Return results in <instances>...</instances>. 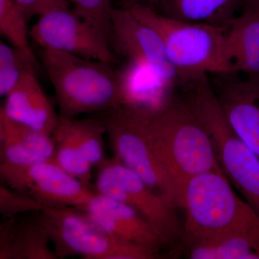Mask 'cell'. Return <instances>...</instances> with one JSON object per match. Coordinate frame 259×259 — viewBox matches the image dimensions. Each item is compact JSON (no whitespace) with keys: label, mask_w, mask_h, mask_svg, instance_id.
Instances as JSON below:
<instances>
[{"label":"cell","mask_w":259,"mask_h":259,"mask_svg":"<svg viewBox=\"0 0 259 259\" xmlns=\"http://www.w3.org/2000/svg\"><path fill=\"white\" fill-rule=\"evenodd\" d=\"M73 10L79 16L98 25L108 32L110 37L111 0H70Z\"/></svg>","instance_id":"484cf974"},{"label":"cell","mask_w":259,"mask_h":259,"mask_svg":"<svg viewBox=\"0 0 259 259\" xmlns=\"http://www.w3.org/2000/svg\"><path fill=\"white\" fill-rule=\"evenodd\" d=\"M245 8L259 12V0H243Z\"/></svg>","instance_id":"f546056e"},{"label":"cell","mask_w":259,"mask_h":259,"mask_svg":"<svg viewBox=\"0 0 259 259\" xmlns=\"http://www.w3.org/2000/svg\"><path fill=\"white\" fill-rule=\"evenodd\" d=\"M40 59L61 115L76 117L120 106L117 70L112 64L48 49H42Z\"/></svg>","instance_id":"277c9868"},{"label":"cell","mask_w":259,"mask_h":259,"mask_svg":"<svg viewBox=\"0 0 259 259\" xmlns=\"http://www.w3.org/2000/svg\"><path fill=\"white\" fill-rule=\"evenodd\" d=\"M35 66L11 45L0 42V96L6 97L24 73Z\"/></svg>","instance_id":"cb8c5ba5"},{"label":"cell","mask_w":259,"mask_h":259,"mask_svg":"<svg viewBox=\"0 0 259 259\" xmlns=\"http://www.w3.org/2000/svg\"><path fill=\"white\" fill-rule=\"evenodd\" d=\"M110 40L116 52L125 61L149 66L172 86L180 83L176 70L168 61L157 32L136 18L127 8H112Z\"/></svg>","instance_id":"8fae6325"},{"label":"cell","mask_w":259,"mask_h":259,"mask_svg":"<svg viewBox=\"0 0 259 259\" xmlns=\"http://www.w3.org/2000/svg\"><path fill=\"white\" fill-rule=\"evenodd\" d=\"M153 147L176 184L184 188L192 177L223 172L210 136L191 102L171 96L157 110H141Z\"/></svg>","instance_id":"6da1fadb"},{"label":"cell","mask_w":259,"mask_h":259,"mask_svg":"<svg viewBox=\"0 0 259 259\" xmlns=\"http://www.w3.org/2000/svg\"><path fill=\"white\" fill-rule=\"evenodd\" d=\"M190 101L208 131L227 178L259 214V157L235 133L207 75L189 83Z\"/></svg>","instance_id":"5b68a950"},{"label":"cell","mask_w":259,"mask_h":259,"mask_svg":"<svg viewBox=\"0 0 259 259\" xmlns=\"http://www.w3.org/2000/svg\"><path fill=\"white\" fill-rule=\"evenodd\" d=\"M182 241L185 245L233 231L259 234V214L232 189L223 172L207 171L187 181Z\"/></svg>","instance_id":"3957f363"},{"label":"cell","mask_w":259,"mask_h":259,"mask_svg":"<svg viewBox=\"0 0 259 259\" xmlns=\"http://www.w3.org/2000/svg\"><path fill=\"white\" fill-rule=\"evenodd\" d=\"M117 74L120 106L151 111L163 106L171 96L173 86L146 65L125 61Z\"/></svg>","instance_id":"2e32d148"},{"label":"cell","mask_w":259,"mask_h":259,"mask_svg":"<svg viewBox=\"0 0 259 259\" xmlns=\"http://www.w3.org/2000/svg\"><path fill=\"white\" fill-rule=\"evenodd\" d=\"M51 136L55 146L53 161L70 175L90 187L93 166L75 143L60 117Z\"/></svg>","instance_id":"ffe728a7"},{"label":"cell","mask_w":259,"mask_h":259,"mask_svg":"<svg viewBox=\"0 0 259 259\" xmlns=\"http://www.w3.org/2000/svg\"><path fill=\"white\" fill-rule=\"evenodd\" d=\"M226 54L233 74H259V12L245 8L226 28Z\"/></svg>","instance_id":"e0dca14e"},{"label":"cell","mask_w":259,"mask_h":259,"mask_svg":"<svg viewBox=\"0 0 259 259\" xmlns=\"http://www.w3.org/2000/svg\"><path fill=\"white\" fill-rule=\"evenodd\" d=\"M38 221L45 228L59 258L81 255L87 259H154L158 251L112 236L79 209L47 206Z\"/></svg>","instance_id":"8992f818"},{"label":"cell","mask_w":259,"mask_h":259,"mask_svg":"<svg viewBox=\"0 0 259 259\" xmlns=\"http://www.w3.org/2000/svg\"><path fill=\"white\" fill-rule=\"evenodd\" d=\"M30 36L42 49L110 64L115 61L108 32L73 10H53L39 17Z\"/></svg>","instance_id":"9c48e42d"},{"label":"cell","mask_w":259,"mask_h":259,"mask_svg":"<svg viewBox=\"0 0 259 259\" xmlns=\"http://www.w3.org/2000/svg\"><path fill=\"white\" fill-rule=\"evenodd\" d=\"M95 190L136 209L161 232L170 243L182 239L184 225L176 207L156 193L134 171L113 156L98 166Z\"/></svg>","instance_id":"ba28073f"},{"label":"cell","mask_w":259,"mask_h":259,"mask_svg":"<svg viewBox=\"0 0 259 259\" xmlns=\"http://www.w3.org/2000/svg\"><path fill=\"white\" fill-rule=\"evenodd\" d=\"M127 9L157 32L180 83L209 74H234L227 57L226 28L169 18L146 5Z\"/></svg>","instance_id":"7a4b0ae2"},{"label":"cell","mask_w":259,"mask_h":259,"mask_svg":"<svg viewBox=\"0 0 259 259\" xmlns=\"http://www.w3.org/2000/svg\"><path fill=\"white\" fill-rule=\"evenodd\" d=\"M15 218H5L0 225V259H11L12 245L17 224Z\"/></svg>","instance_id":"83f0119b"},{"label":"cell","mask_w":259,"mask_h":259,"mask_svg":"<svg viewBox=\"0 0 259 259\" xmlns=\"http://www.w3.org/2000/svg\"><path fill=\"white\" fill-rule=\"evenodd\" d=\"M45 204L32 196L9 187H0V212L4 218L16 217L29 212H40Z\"/></svg>","instance_id":"d4e9b609"},{"label":"cell","mask_w":259,"mask_h":259,"mask_svg":"<svg viewBox=\"0 0 259 259\" xmlns=\"http://www.w3.org/2000/svg\"><path fill=\"white\" fill-rule=\"evenodd\" d=\"M113 1L119 5V8H129L135 5H146L151 8H154L157 0H113Z\"/></svg>","instance_id":"f1b7e54d"},{"label":"cell","mask_w":259,"mask_h":259,"mask_svg":"<svg viewBox=\"0 0 259 259\" xmlns=\"http://www.w3.org/2000/svg\"><path fill=\"white\" fill-rule=\"evenodd\" d=\"M101 119L114 156L171 205L182 207L180 191L153 147L141 110L119 106L105 112Z\"/></svg>","instance_id":"52a82bcc"},{"label":"cell","mask_w":259,"mask_h":259,"mask_svg":"<svg viewBox=\"0 0 259 259\" xmlns=\"http://www.w3.org/2000/svg\"><path fill=\"white\" fill-rule=\"evenodd\" d=\"M1 180L10 188L32 196L46 206L82 210L97 194L53 161L14 166L0 164Z\"/></svg>","instance_id":"30bf717a"},{"label":"cell","mask_w":259,"mask_h":259,"mask_svg":"<svg viewBox=\"0 0 259 259\" xmlns=\"http://www.w3.org/2000/svg\"><path fill=\"white\" fill-rule=\"evenodd\" d=\"M50 238L38 219L15 227L11 259H57L49 247Z\"/></svg>","instance_id":"7402d4cb"},{"label":"cell","mask_w":259,"mask_h":259,"mask_svg":"<svg viewBox=\"0 0 259 259\" xmlns=\"http://www.w3.org/2000/svg\"><path fill=\"white\" fill-rule=\"evenodd\" d=\"M243 0H157L153 9L169 18L227 28Z\"/></svg>","instance_id":"ac0fdd59"},{"label":"cell","mask_w":259,"mask_h":259,"mask_svg":"<svg viewBox=\"0 0 259 259\" xmlns=\"http://www.w3.org/2000/svg\"><path fill=\"white\" fill-rule=\"evenodd\" d=\"M60 119L93 166L105 161L104 136L107 130L101 118L77 119L60 114Z\"/></svg>","instance_id":"44dd1931"},{"label":"cell","mask_w":259,"mask_h":259,"mask_svg":"<svg viewBox=\"0 0 259 259\" xmlns=\"http://www.w3.org/2000/svg\"><path fill=\"white\" fill-rule=\"evenodd\" d=\"M187 247L192 259H259V234L233 231Z\"/></svg>","instance_id":"d6986e66"},{"label":"cell","mask_w":259,"mask_h":259,"mask_svg":"<svg viewBox=\"0 0 259 259\" xmlns=\"http://www.w3.org/2000/svg\"><path fill=\"white\" fill-rule=\"evenodd\" d=\"M28 18L15 0H0V33L35 68H40L30 42Z\"/></svg>","instance_id":"603a6c76"},{"label":"cell","mask_w":259,"mask_h":259,"mask_svg":"<svg viewBox=\"0 0 259 259\" xmlns=\"http://www.w3.org/2000/svg\"><path fill=\"white\" fill-rule=\"evenodd\" d=\"M216 95L232 128L259 157V74L226 80Z\"/></svg>","instance_id":"4fadbf2b"},{"label":"cell","mask_w":259,"mask_h":259,"mask_svg":"<svg viewBox=\"0 0 259 259\" xmlns=\"http://www.w3.org/2000/svg\"><path fill=\"white\" fill-rule=\"evenodd\" d=\"M23 10L28 18L38 15L39 17L53 11L61 9H69L70 0H15Z\"/></svg>","instance_id":"4316f807"},{"label":"cell","mask_w":259,"mask_h":259,"mask_svg":"<svg viewBox=\"0 0 259 259\" xmlns=\"http://www.w3.org/2000/svg\"><path fill=\"white\" fill-rule=\"evenodd\" d=\"M0 110L11 120L39 132L52 135L60 115L35 74V69L24 73L15 88L8 94Z\"/></svg>","instance_id":"5bb4252c"},{"label":"cell","mask_w":259,"mask_h":259,"mask_svg":"<svg viewBox=\"0 0 259 259\" xmlns=\"http://www.w3.org/2000/svg\"><path fill=\"white\" fill-rule=\"evenodd\" d=\"M54 151L51 135L11 120L0 110V164L23 166L53 161Z\"/></svg>","instance_id":"9a60e30c"},{"label":"cell","mask_w":259,"mask_h":259,"mask_svg":"<svg viewBox=\"0 0 259 259\" xmlns=\"http://www.w3.org/2000/svg\"><path fill=\"white\" fill-rule=\"evenodd\" d=\"M81 211L99 228L123 241L156 251L171 244L154 225L136 209L97 192L88 207Z\"/></svg>","instance_id":"7c38bea8"}]
</instances>
